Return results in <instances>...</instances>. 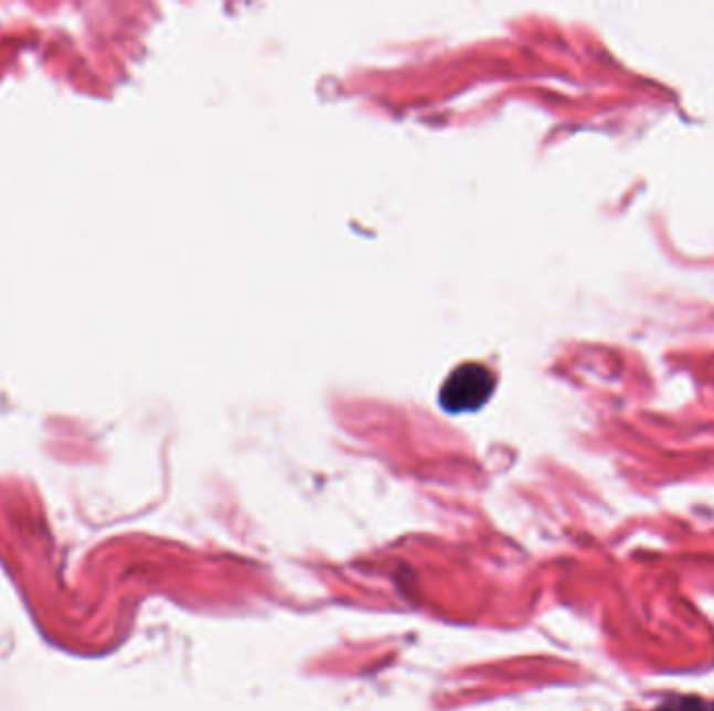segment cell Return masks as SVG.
I'll return each instance as SVG.
<instances>
[{"label":"cell","instance_id":"cell-1","mask_svg":"<svg viewBox=\"0 0 714 711\" xmlns=\"http://www.w3.org/2000/svg\"><path fill=\"white\" fill-rule=\"evenodd\" d=\"M495 390V376L481 364L456 367L445 380L439 403L449 413H468L481 409Z\"/></svg>","mask_w":714,"mask_h":711},{"label":"cell","instance_id":"cell-2","mask_svg":"<svg viewBox=\"0 0 714 711\" xmlns=\"http://www.w3.org/2000/svg\"><path fill=\"white\" fill-rule=\"evenodd\" d=\"M658 711H704V703L695 697H675Z\"/></svg>","mask_w":714,"mask_h":711}]
</instances>
